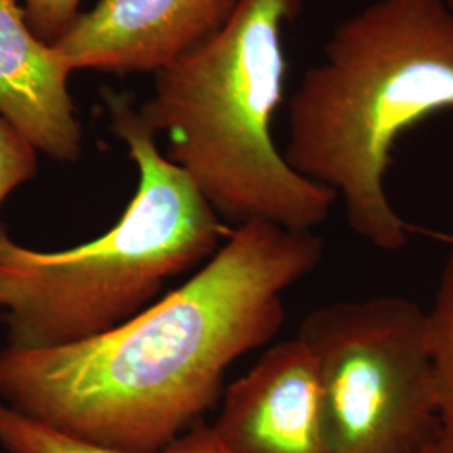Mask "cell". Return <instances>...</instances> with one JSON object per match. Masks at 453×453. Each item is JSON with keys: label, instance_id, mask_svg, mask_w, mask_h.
<instances>
[{"label": "cell", "instance_id": "1", "mask_svg": "<svg viewBox=\"0 0 453 453\" xmlns=\"http://www.w3.org/2000/svg\"><path fill=\"white\" fill-rule=\"evenodd\" d=\"M308 230L247 222L181 288L93 340L0 351V402L82 443L157 452L220 400L230 365L274 338L284 292L323 259Z\"/></svg>", "mask_w": 453, "mask_h": 453}, {"label": "cell", "instance_id": "2", "mask_svg": "<svg viewBox=\"0 0 453 453\" xmlns=\"http://www.w3.org/2000/svg\"><path fill=\"white\" fill-rule=\"evenodd\" d=\"M453 110L449 0H374L344 19L289 103L284 158L344 203L361 239L398 250L408 226L387 194L398 138Z\"/></svg>", "mask_w": 453, "mask_h": 453}, {"label": "cell", "instance_id": "3", "mask_svg": "<svg viewBox=\"0 0 453 453\" xmlns=\"http://www.w3.org/2000/svg\"><path fill=\"white\" fill-rule=\"evenodd\" d=\"M104 101L111 130L138 168L136 192L116 226L73 249H29L0 226V312L11 348L101 336L151 306L166 280L220 247V217L163 155L133 96L106 89Z\"/></svg>", "mask_w": 453, "mask_h": 453}, {"label": "cell", "instance_id": "4", "mask_svg": "<svg viewBox=\"0 0 453 453\" xmlns=\"http://www.w3.org/2000/svg\"><path fill=\"white\" fill-rule=\"evenodd\" d=\"M299 9L301 0H237L217 33L155 73L138 108L148 130L168 136V160L237 226L312 232L338 200L297 173L273 140L288 69L282 27Z\"/></svg>", "mask_w": 453, "mask_h": 453}, {"label": "cell", "instance_id": "5", "mask_svg": "<svg viewBox=\"0 0 453 453\" xmlns=\"http://www.w3.org/2000/svg\"><path fill=\"white\" fill-rule=\"evenodd\" d=\"M314 357L333 453H418L441 435L426 311L400 296L316 309Z\"/></svg>", "mask_w": 453, "mask_h": 453}, {"label": "cell", "instance_id": "6", "mask_svg": "<svg viewBox=\"0 0 453 453\" xmlns=\"http://www.w3.org/2000/svg\"><path fill=\"white\" fill-rule=\"evenodd\" d=\"M237 0H99L54 44L67 69L158 73L217 33Z\"/></svg>", "mask_w": 453, "mask_h": 453}, {"label": "cell", "instance_id": "7", "mask_svg": "<svg viewBox=\"0 0 453 453\" xmlns=\"http://www.w3.org/2000/svg\"><path fill=\"white\" fill-rule=\"evenodd\" d=\"M230 453H333L314 357L282 341L234 381L211 426Z\"/></svg>", "mask_w": 453, "mask_h": 453}, {"label": "cell", "instance_id": "8", "mask_svg": "<svg viewBox=\"0 0 453 453\" xmlns=\"http://www.w3.org/2000/svg\"><path fill=\"white\" fill-rule=\"evenodd\" d=\"M69 74L56 49L33 33L19 0H0V114L35 151L61 163L78 162L82 151Z\"/></svg>", "mask_w": 453, "mask_h": 453}, {"label": "cell", "instance_id": "9", "mask_svg": "<svg viewBox=\"0 0 453 453\" xmlns=\"http://www.w3.org/2000/svg\"><path fill=\"white\" fill-rule=\"evenodd\" d=\"M0 449L5 453H230L211 426L195 425L157 452H119L65 437L0 402Z\"/></svg>", "mask_w": 453, "mask_h": 453}, {"label": "cell", "instance_id": "10", "mask_svg": "<svg viewBox=\"0 0 453 453\" xmlns=\"http://www.w3.org/2000/svg\"><path fill=\"white\" fill-rule=\"evenodd\" d=\"M426 321L441 435L453 443V239L440 275L435 303L426 311Z\"/></svg>", "mask_w": 453, "mask_h": 453}, {"label": "cell", "instance_id": "11", "mask_svg": "<svg viewBox=\"0 0 453 453\" xmlns=\"http://www.w3.org/2000/svg\"><path fill=\"white\" fill-rule=\"evenodd\" d=\"M37 173V151L0 114V205Z\"/></svg>", "mask_w": 453, "mask_h": 453}, {"label": "cell", "instance_id": "12", "mask_svg": "<svg viewBox=\"0 0 453 453\" xmlns=\"http://www.w3.org/2000/svg\"><path fill=\"white\" fill-rule=\"evenodd\" d=\"M81 0H24L26 20L44 42L54 44L80 16Z\"/></svg>", "mask_w": 453, "mask_h": 453}, {"label": "cell", "instance_id": "13", "mask_svg": "<svg viewBox=\"0 0 453 453\" xmlns=\"http://www.w3.org/2000/svg\"><path fill=\"white\" fill-rule=\"evenodd\" d=\"M418 453H453V443L443 435H440L435 441H432L426 449Z\"/></svg>", "mask_w": 453, "mask_h": 453}, {"label": "cell", "instance_id": "14", "mask_svg": "<svg viewBox=\"0 0 453 453\" xmlns=\"http://www.w3.org/2000/svg\"><path fill=\"white\" fill-rule=\"evenodd\" d=\"M449 2H450V5L453 7V0H449Z\"/></svg>", "mask_w": 453, "mask_h": 453}]
</instances>
